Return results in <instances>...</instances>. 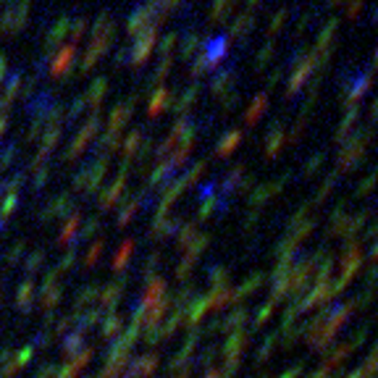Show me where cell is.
<instances>
[{"mask_svg":"<svg viewBox=\"0 0 378 378\" xmlns=\"http://www.w3.org/2000/svg\"><path fill=\"white\" fill-rule=\"evenodd\" d=\"M155 50V30H148L140 34V40L134 42V48H131V60L137 63V66H142L145 60L150 58V53Z\"/></svg>","mask_w":378,"mask_h":378,"instance_id":"obj_1","label":"cell"},{"mask_svg":"<svg viewBox=\"0 0 378 378\" xmlns=\"http://www.w3.org/2000/svg\"><path fill=\"white\" fill-rule=\"evenodd\" d=\"M229 56V42L223 40V37H219V40H210L208 45H205V53H202V60L208 63V69H216L221 60Z\"/></svg>","mask_w":378,"mask_h":378,"instance_id":"obj_2","label":"cell"},{"mask_svg":"<svg viewBox=\"0 0 378 378\" xmlns=\"http://www.w3.org/2000/svg\"><path fill=\"white\" fill-rule=\"evenodd\" d=\"M231 84H234V71L231 69L221 71V74H216V77L210 79V95H213V98H221L223 92L231 90Z\"/></svg>","mask_w":378,"mask_h":378,"instance_id":"obj_3","label":"cell"},{"mask_svg":"<svg viewBox=\"0 0 378 378\" xmlns=\"http://www.w3.org/2000/svg\"><path fill=\"white\" fill-rule=\"evenodd\" d=\"M171 100H174L171 92L166 90V87H158V90L152 92V98H150V116H158L163 108H169Z\"/></svg>","mask_w":378,"mask_h":378,"instance_id":"obj_4","label":"cell"},{"mask_svg":"<svg viewBox=\"0 0 378 378\" xmlns=\"http://www.w3.org/2000/svg\"><path fill=\"white\" fill-rule=\"evenodd\" d=\"M249 30H255V16H249V13H245V16H239L234 24H231V37H245Z\"/></svg>","mask_w":378,"mask_h":378,"instance_id":"obj_5","label":"cell"},{"mask_svg":"<svg viewBox=\"0 0 378 378\" xmlns=\"http://www.w3.org/2000/svg\"><path fill=\"white\" fill-rule=\"evenodd\" d=\"M266 105H268V95H258V98L252 100V105H249V110H247V116H245V121H247V124H255L260 113L266 110Z\"/></svg>","mask_w":378,"mask_h":378,"instance_id":"obj_6","label":"cell"},{"mask_svg":"<svg viewBox=\"0 0 378 378\" xmlns=\"http://www.w3.org/2000/svg\"><path fill=\"white\" fill-rule=\"evenodd\" d=\"M197 95H200V84H189V90L181 92V98L176 100V110H187L197 100Z\"/></svg>","mask_w":378,"mask_h":378,"instance_id":"obj_7","label":"cell"},{"mask_svg":"<svg viewBox=\"0 0 378 378\" xmlns=\"http://www.w3.org/2000/svg\"><path fill=\"white\" fill-rule=\"evenodd\" d=\"M200 48V37L197 34H189V37H184V42H181V60H189L195 53H197Z\"/></svg>","mask_w":378,"mask_h":378,"instance_id":"obj_8","label":"cell"},{"mask_svg":"<svg viewBox=\"0 0 378 378\" xmlns=\"http://www.w3.org/2000/svg\"><path fill=\"white\" fill-rule=\"evenodd\" d=\"M273 42H266L263 48H260V53H258V58H255V69L258 71H263L266 66H268V60H271V56H273Z\"/></svg>","mask_w":378,"mask_h":378,"instance_id":"obj_9","label":"cell"},{"mask_svg":"<svg viewBox=\"0 0 378 378\" xmlns=\"http://www.w3.org/2000/svg\"><path fill=\"white\" fill-rule=\"evenodd\" d=\"M176 40H179V34H176V32H171V34H166V37L160 40V45H158L160 58H171V50H174V45H176Z\"/></svg>","mask_w":378,"mask_h":378,"instance_id":"obj_10","label":"cell"},{"mask_svg":"<svg viewBox=\"0 0 378 378\" xmlns=\"http://www.w3.org/2000/svg\"><path fill=\"white\" fill-rule=\"evenodd\" d=\"M169 71H171V58H160L158 69H155V74H152V84H160V82L166 79Z\"/></svg>","mask_w":378,"mask_h":378,"instance_id":"obj_11","label":"cell"},{"mask_svg":"<svg viewBox=\"0 0 378 378\" xmlns=\"http://www.w3.org/2000/svg\"><path fill=\"white\" fill-rule=\"evenodd\" d=\"M287 13H289L287 8H281L279 13L273 16V21H271V27H268V32H271V34H276V32H279L281 27H284V21H287Z\"/></svg>","mask_w":378,"mask_h":378,"instance_id":"obj_12","label":"cell"},{"mask_svg":"<svg viewBox=\"0 0 378 378\" xmlns=\"http://www.w3.org/2000/svg\"><path fill=\"white\" fill-rule=\"evenodd\" d=\"M358 105H352V108H349V113L347 116H344V121H341V129H339V134H344V131L349 129V126H352V124H355V119H358Z\"/></svg>","mask_w":378,"mask_h":378,"instance_id":"obj_13","label":"cell"},{"mask_svg":"<svg viewBox=\"0 0 378 378\" xmlns=\"http://www.w3.org/2000/svg\"><path fill=\"white\" fill-rule=\"evenodd\" d=\"M239 142V131H231V134H226L223 137V142H221V152H229V150H234V145Z\"/></svg>","mask_w":378,"mask_h":378,"instance_id":"obj_14","label":"cell"},{"mask_svg":"<svg viewBox=\"0 0 378 378\" xmlns=\"http://www.w3.org/2000/svg\"><path fill=\"white\" fill-rule=\"evenodd\" d=\"M105 90H108V82H105V79H98V82H95V87H92V92H90V98L95 100V103H98V100L103 98V92H105Z\"/></svg>","mask_w":378,"mask_h":378,"instance_id":"obj_15","label":"cell"},{"mask_svg":"<svg viewBox=\"0 0 378 378\" xmlns=\"http://www.w3.org/2000/svg\"><path fill=\"white\" fill-rule=\"evenodd\" d=\"M281 74H284V66H279V69L273 71V74H268V79H266V87H268V90H273V87H276V84H279Z\"/></svg>","mask_w":378,"mask_h":378,"instance_id":"obj_16","label":"cell"},{"mask_svg":"<svg viewBox=\"0 0 378 378\" xmlns=\"http://www.w3.org/2000/svg\"><path fill=\"white\" fill-rule=\"evenodd\" d=\"M360 11H363V0H352V3H349V8H347V13L352 16V19H355Z\"/></svg>","mask_w":378,"mask_h":378,"instance_id":"obj_17","label":"cell"},{"mask_svg":"<svg viewBox=\"0 0 378 378\" xmlns=\"http://www.w3.org/2000/svg\"><path fill=\"white\" fill-rule=\"evenodd\" d=\"M239 103V95H229V98H223V110H234Z\"/></svg>","mask_w":378,"mask_h":378,"instance_id":"obj_18","label":"cell"},{"mask_svg":"<svg viewBox=\"0 0 378 378\" xmlns=\"http://www.w3.org/2000/svg\"><path fill=\"white\" fill-rule=\"evenodd\" d=\"M124 60H129V50H126V48L119 50V56H116V66H121Z\"/></svg>","mask_w":378,"mask_h":378,"instance_id":"obj_19","label":"cell"},{"mask_svg":"<svg viewBox=\"0 0 378 378\" xmlns=\"http://www.w3.org/2000/svg\"><path fill=\"white\" fill-rule=\"evenodd\" d=\"M373 116H378V98H376V103H373Z\"/></svg>","mask_w":378,"mask_h":378,"instance_id":"obj_20","label":"cell"},{"mask_svg":"<svg viewBox=\"0 0 378 378\" xmlns=\"http://www.w3.org/2000/svg\"><path fill=\"white\" fill-rule=\"evenodd\" d=\"M373 66H376V69H378V53H376V63H373Z\"/></svg>","mask_w":378,"mask_h":378,"instance_id":"obj_21","label":"cell"}]
</instances>
